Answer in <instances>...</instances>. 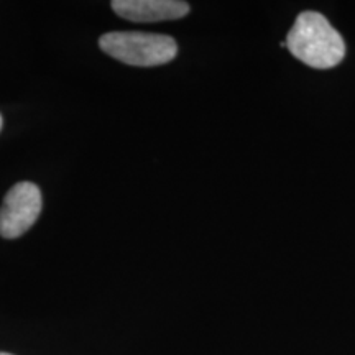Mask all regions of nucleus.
I'll return each instance as SVG.
<instances>
[{"instance_id":"obj_6","label":"nucleus","mask_w":355,"mask_h":355,"mask_svg":"<svg viewBox=\"0 0 355 355\" xmlns=\"http://www.w3.org/2000/svg\"><path fill=\"white\" fill-rule=\"evenodd\" d=\"M0 355H12V354H8V352H0Z\"/></svg>"},{"instance_id":"obj_2","label":"nucleus","mask_w":355,"mask_h":355,"mask_svg":"<svg viewBox=\"0 0 355 355\" xmlns=\"http://www.w3.org/2000/svg\"><path fill=\"white\" fill-rule=\"evenodd\" d=\"M99 46L114 60L140 68L166 64L178 55L175 40L159 33L109 32L99 38Z\"/></svg>"},{"instance_id":"obj_5","label":"nucleus","mask_w":355,"mask_h":355,"mask_svg":"<svg viewBox=\"0 0 355 355\" xmlns=\"http://www.w3.org/2000/svg\"><path fill=\"white\" fill-rule=\"evenodd\" d=\"M0 130H2V115H0Z\"/></svg>"},{"instance_id":"obj_3","label":"nucleus","mask_w":355,"mask_h":355,"mask_svg":"<svg viewBox=\"0 0 355 355\" xmlns=\"http://www.w3.org/2000/svg\"><path fill=\"white\" fill-rule=\"evenodd\" d=\"M42 191L30 181L17 183L3 198L0 207V235L17 239L37 222L42 212Z\"/></svg>"},{"instance_id":"obj_1","label":"nucleus","mask_w":355,"mask_h":355,"mask_svg":"<svg viewBox=\"0 0 355 355\" xmlns=\"http://www.w3.org/2000/svg\"><path fill=\"white\" fill-rule=\"evenodd\" d=\"M286 48L301 63L314 69H331L344 60L345 43L340 33L319 12L300 13L288 32Z\"/></svg>"},{"instance_id":"obj_4","label":"nucleus","mask_w":355,"mask_h":355,"mask_svg":"<svg viewBox=\"0 0 355 355\" xmlns=\"http://www.w3.org/2000/svg\"><path fill=\"white\" fill-rule=\"evenodd\" d=\"M110 7L119 17L137 24L178 20L189 13V3L180 0H114Z\"/></svg>"}]
</instances>
